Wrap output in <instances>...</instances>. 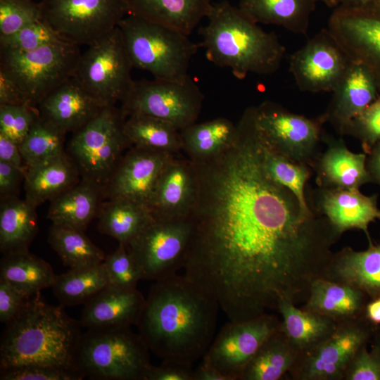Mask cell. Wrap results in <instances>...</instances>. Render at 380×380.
I'll list each match as a JSON object with an SVG mask.
<instances>
[{"label": "cell", "instance_id": "obj_1", "mask_svg": "<svg viewBox=\"0 0 380 380\" xmlns=\"http://www.w3.org/2000/svg\"><path fill=\"white\" fill-rule=\"evenodd\" d=\"M236 127L230 148L193 162L198 189L184 267L235 322L277 310L281 300L305 303L341 236L267 175L255 107Z\"/></svg>", "mask_w": 380, "mask_h": 380}, {"label": "cell", "instance_id": "obj_2", "mask_svg": "<svg viewBox=\"0 0 380 380\" xmlns=\"http://www.w3.org/2000/svg\"><path fill=\"white\" fill-rule=\"evenodd\" d=\"M220 309L197 284L175 274L151 286L137 326L149 350L163 360L193 365L214 339Z\"/></svg>", "mask_w": 380, "mask_h": 380}, {"label": "cell", "instance_id": "obj_3", "mask_svg": "<svg viewBox=\"0 0 380 380\" xmlns=\"http://www.w3.org/2000/svg\"><path fill=\"white\" fill-rule=\"evenodd\" d=\"M64 308L48 303L40 293L32 296L6 324L0 343V369L29 365L77 369L74 360L81 325Z\"/></svg>", "mask_w": 380, "mask_h": 380}, {"label": "cell", "instance_id": "obj_4", "mask_svg": "<svg viewBox=\"0 0 380 380\" xmlns=\"http://www.w3.org/2000/svg\"><path fill=\"white\" fill-rule=\"evenodd\" d=\"M206 18L200 46L211 63L230 68L239 79L249 73L271 75L279 68L286 48L239 7L227 1L213 3Z\"/></svg>", "mask_w": 380, "mask_h": 380}, {"label": "cell", "instance_id": "obj_5", "mask_svg": "<svg viewBox=\"0 0 380 380\" xmlns=\"http://www.w3.org/2000/svg\"><path fill=\"white\" fill-rule=\"evenodd\" d=\"M133 67L154 79L181 81L189 75L193 56L200 45L173 27L127 14L119 23Z\"/></svg>", "mask_w": 380, "mask_h": 380}, {"label": "cell", "instance_id": "obj_6", "mask_svg": "<svg viewBox=\"0 0 380 380\" xmlns=\"http://www.w3.org/2000/svg\"><path fill=\"white\" fill-rule=\"evenodd\" d=\"M74 364L84 376L99 380H146L149 348L129 327L89 329L82 334Z\"/></svg>", "mask_w": 380, "mask_h": 380}, {"label": "cell", "instance_id": "obj_7", "mask_svg": "<svg viewBox=\"0 0 380 380\" xmlns=\"http://www.w3.org/2000/svg\"><path fill=\"white\" fill-rule=\"evenodd\" d=\"M81 53L79 46L58 39L27 51H0V71L23 91L31 106L72 77Z\"/></svg>", "mask_w": 380, "mask_h": 380}, {"label": "cell", "instance_id": "obj_8", "mask_svg": "<svg viewBox=\"0 0 380 380\" xmlns=\"http://www.w3.org/2000/svg\"><path fill=\"white\" fill-rule=\"evenodd\" d=\"M126 117L121 108L108 106L94 119L74 132L67 153L80 178L102 189L129 145L125 132Z\"/></svg>", "mask_w": 380, "mask_h": 380}, {"label": "cell", "instance_id": "obj_9", "mask_svg": "<svg viewBox=\"0 0 380 380\" xmlns=\"http://www.w3.org/2000/svg\"><path fill=\"white\" fill-rule=\"evenodd\" d=\"M132 63L118 27L81 53L73 78L106 106L125 99L134 82Z\"/></svg>", "mask_w": 380, "mask_h": 380}, {"label": "cell", "instance_id": "obj_10", "mask_svg": "<svg viewBox=\"0 0 380 380\" xmlns=\"http://www.w3.org/2000/svg\"><path fill=\"white\" fill-rule=\"evenodd\" d=\"M41 20L62 39L89 46L128 14L124 0H41Z\"/></svg>", "mask_w": 380, "mask_h": 380}, {"label": "cell", "instance_id": "obj_11", "mask_svg": "<svg viewBox=\"0 0 380 380\" xmlns=\"http://www.w3.org/2000/svg\"><path fill=\"white\" fill-rule=\"evenodd\" d=\"M203 99L189 75L181 81L142 80L133 82L120 108L125 117L144 114L163 120L181 130L196 122Z\"/></svg>", "mask_w": 380, "mask_h": 380}, {"label": "cell", "instance_id": "obj_12", "mask_svg": "<svg viewBox=\"0 0 380 380\" xmlns=\"http://www.w3.org/2000/svg\"><path fill=\"white\" fill-rule=\"evenodd\" d=\"M191 235L188 218H154L127 246L141 279L158 281L184 268Z\"/></svg>", "mask_w": 380, "mask_h": 380}, {"label": "cell", "instance_id": "obj_13", "mask_svg": "<svg viewBox=\"0 0 380 380\" xmlns=\"http://www.w3.org/2000/svg\"><path fill=\"white\" fill-rule=\"evenodd\" d=\"M376 326L365 315L338 322L327 338L300 355L289 375L293 380H343L354 355L369 342Z\"/></svg>", "mask_w": 380, "mask_h": 380}, {"label": "cell", "instance_id": "obj_14", "mask_svg": "<svg viewBox=\"0 0 380 380\" xmlns=\"http://www.w3.org/2000/svg\"><path fill=\"white\" fill-rule=\"evenodd\" d=\"M255 113L260 133L270 148L293 161L314 164L324 122L322 116L308 118L270 101L255 106Z\"/></svg>", "mask_w": 380, "mask_h": 380}, {"label": "cell", "instance_id": "obj_15", "mask_svg": "<svg viewBox=\"0 0 380 380\" xmlns=\"http://www.w3.org/2000/svg\"><path fill=\"white\" fill-rule=\"evenodd\" d=\"M281 326V319L269 312L243 321L229 320L201 360L229 380H240L260 346Z\"/></svg>", "mask_w": 380, "mask_h": 380}, {"label": "cell", "instance_id": "obj_16", "mask_svg": "<svg viewBox=\"0 0 380 380\" xmlns=\"http://www.w3.org/2000/svg\"><path fill=\"white\" fill-rule=\"evenodd\" d=\"M351 61L328 29H323L291 55L289 70L303 91L332 92Z\"/></svg>", "mask_w": 380, "mask_h": 380}, {"label": "cell", "instance_id": "obj_17", "mask_svg": "<svg viewBox=\"0 0 380 380\" xmlns=\"http://www.w3.org/2000/svg\"><path fill=\"white\" fill-rule=\"evenodd\" d=\"M328 30L350 60L370 72L380 95V13L367 7L338 6Z\"/></svg>", "mask_w": 380, "mask_h": 380}, {"label": "cell", "instance_id": "obj_18", "mask_svg": "<svg viewBox=\"0 0 380 380\" xmlns=\"http://www.w3.org/2000/svg\"><path fill=\"white\" fill-rule=\"evenodd\" d=\"M175 156L132 147L122 156L103 189L104 198L128 199L148 206L163 170Z\"/></svg>", "mask_w": 380, "mask_h": 380}, {"label": "cell", "instance_id": "obj_19", "mask_svg": "<svg viewBox=\"0 0 380 380\" xmlns=\"http://www.w3.org/2000/svg\"><path fill=\"white\" fill-rule=\"evenodd\" d=\"M175 156L163 170L148 207L154 218H188L196 203L198 189L194 163Z\"/></svg>", "mask_w": 380, "mask_h": 380}, {"label": "cell", "instance_id": "obj_20", "mask_svg": "<svg viewBox=\"0 0 380 380\" xmlns=\"http://www.w3.org/2000/svg\"><path fill=\"white\" fill-rule=\"evenodd\" d=\"M106 106L72 77L46 96L37 109L42 118L67 133L81 129Z\"/></svg>", "mask_w": 380, "mask_h": 380}, {"label": "cell", "instance_id": "obj_21", "mask_svg": "<svg viewBox=\"0 0 380 380\" xmlns=\"http://www.w3.org/2000/svg\"><path fill=\"white\" fill-rule=\"evenodd\" d=\"M357 251L345 247L333 253L320 278L361 291L369 300L380 296V242Z\"/></svg>", "mask_w": 380, "mask_h": 380}, {"label": "cell", "instance_id": "obj_22", "mask_svg": "<svg viewBox=\"0 0 380 380\" xmlns=\"http://www.w3.org/2000/svg\"><path fill=\"white\" fill-rule=\"evenodd\" d=\"M146 298L136 289L108 286L84 304L79 322L89 329L137 325Z\"/></svg>", "mask_w": 380, "mask_h": 380}, {"label": "cell", "instance_id": "obj_23", "mask_svg": "<svg viewBox=\"0 0 380 380\" xmlns=\"http://www.w3.org/2000/svg\"><path fill=\"white\" fill-rule=\"evenodd\" d=\"M319 195L318 211L341 236L350 229L362 230L367 239L369 224L380 220L377 196L362 194L359 189H323Z\"/></svg>", "mask_w": 380, "mask_h": 380}, {"label": "cell", "instance_id": "obj_24", "mask_svg": "<svg viewBox=\"0 0 380 380\" xmlns=\"http://www.w3.org/2000/svg\"><path fill=\"white\" fill-rule=\"evenodd\" d=\"M332 93L331 103L322 117L341 134L353 118L379 96L370 72L362 65L353 61Z\"/></svg>", "mask_w": 380, "mask_h": 380}, {"label": "cell", "instance_id": "obj_25", "mask_svg": "<svg viewBox=\"0 0 380 380\" xmlns=\"http://www.w3.org/2000/svg\"><path fill=\"white\" fill-rule=\"evenodd\" d=\"M315 164L317 182L323 189H360L372 182L366 167L367 154L355 153L342 139H329Z\"/></svg>", "mask_w": 380, "mask_h": 380}, {"label": "cell", "instance_id": "obj_26", "mask_svg": "<svg viewBox=\"0 0 380 380\" xmlns=\"http://www.w3.org/2000/svg\"><path fill=\"white\" fill-rule=\"evenodd\" d=\"M80 177L77 166L64 151L53 158L27 167L25 198L37 207L77 184Z\"/></svg>", "mask_w": 380, "mask_h": 380}, {"label": "cell", "instance_id": "obj_27", "mask_svg": "<svg viewBox=\"0 0 380 380\" xmlns=\"http://www.w3.org/2000/svg\"><path fill=\"white\" fill-rule=\"evenodd\" d=\"M103 198L101 187L81 179L50 201L47 218L52 224L84 232L91 221L97 217Z\"/></svg>", "mask_w": 380, "mask_h": 380}, {"label": "cell", "instance_id": "obj_28", "mask_svg": "<svg viewBox=\"0 0 380 380\" xmlns=\"http://www.w3.org/2000/svg\"><path fill=\"white\" fill-rule=\"evenodd\" d=\"M128 14L163 24L189 35L206 18L212 0H124Z\"/></svg>", "mask_w": 380, "mask_h": 380}, {"label": "cell", "instance_id": "obj_29", "mask_svg": "<svg viewBox=\"0 0 380 380\" xmlns=\"http://www.w3.org/2000/svg\"><path fill=\"white\" fill-rule=\"evenodd\" d=\"M369 298L350 286L322 278L311 283L302 308L312 310L338 322L365 315Z\"/></svg>", "mask_w": 380, "mask_h": 380}, {"label": "cell", "instance_id": "obj_30", "mask_svg": "<svg viewBox=\"0 0 380 380\" xmlns=\"http://www.w3.org/2000/svg\"><path fill=\"white\" fill-rule=\"evenodd\" d=\"M277 311L281 317L282 331L300 355L327 338L338 323L316 312L299 308L287 300L279 301Z\"/></svg>", "mask_w": 380, "mask_h": 380}, {"label": "cell", "instance_id": "obj_31", "mask_svg": "<svg viewBox=\"0 0 380 380\" xmlns=\"http://www.w3.org/2000/svg\"><path fill=\"white\" fill-rule=\"evenodd\" d=\"M317 0H239V8L255 23L306 34Z\"/></svg>", "mask_w": 380, "mask_h": 380}, {"label": "cell", "instance_id": "obj_32", "mask_svg": "<svg viewBox=\"0 0 380 380\" xmlns=\"http://www.w3.org/2000/svg\"><path fill=\"white\" fill-rule=\"evenodd\" d=\"M182 151L194 163L211 160L230 148L237 135L236 125L224 118L193 123L180 130Z\"/></svg>", "mask_w": 380, "mask_h": 380}, {"label": "cell", "instance_id": "obj_33", "mask_svg": "<svg viewBox=\"0 0 380 380\" xmlns=\"http://www.w3.org/2000/svg\"><path fill=\"white\" fill-rule=\"evenodd\" d=\"M36 209L17 196L1 198L0 250L3 255L28 250L38 232Z\"/></svg>", "mask_w": 380, "mask_h": 380}, {"label": "cell", "instance_id": "obj_34", "mask_svg": "<svg viewBox=\"0 0 380 380\" xmlns=\"http://www.w3.org/2000/svg\"><path fill=\"white\" fill-rule=\"evenodd\" d=\"M96 217L101 233L127 246L153 219L147 205L122 198L103 202Z\"/></svg>", "mask_w": 380, "mask_h": 380}, {"label": "cell", "instance_id": "obj_35", "mask_svg": "<svg viewBox=\"0 0 380 380\" xmlns=\"http://www.w3.org/2000/svg\"><path fill=\"white\" fill-rule=\"evenodd\" d=\"M56 277L51 265L29 250L4 254L1 259L0 279L29 297L51 288Z\"/></svg>", "mask_w": 380, "mask_h": 380}, {"label": "cell", "instance_id": "obj_36", "mask_svg": "<svg viewBox=\"0 0 380 380\" xmlns=\"http://www.w3.org/2000/svg\"><path fill=\"white\" fill-rule=\"evenodd\" d=\"M300 353L281 328L260 346L244 369L240 380H278L289 373Z\"/></svg>", "mask_w": 380, "mask_h": 380}, {"label": "cell", "instance_id": "obj_37", "mask_svg": "<svg viewBox=\"0 0 380 380\" xmlns=\"http://www.w3.org/2000/svg\"><path fill=\"white\" fill-rule=\"evenodd\" d=\"M124 132L133 147L178 155L182 151L180 130L150 115L134 113L126 117Z\"/></svg>", "mask_w": 380, "mask_h": 380}, {"label": "cell", "instance_id": "obj_38", "mask_svg": "<svg viewBox=\"0 0 380 380\" xmlns=\"http://www.w3.org/2000/svg\"><path fill=\"white\" fill-rule=\"evenodd\" d=\"M108 286V279L103 262L72 268L56 275L51 288L60 305L65 307L85 304Z\"/></svg>", "mask_w": 380, "mask_h": 380}, {"label": "cell", "instance_id": "obj_39", "mask_svg": "<svg viewBox=\"0 0 380 380\" xmlns=\"http://www.w3.org/2000/svg\"><path fill=\"white\" fill-rule=\"evenodd\" d=\"M48 242L63 264L70 269L99 265L106 257L83 231L74 228L52 224Z\"/></svg>", "mask_w": 380, "mask_h": 380}, {"label": "cell", "instance_id": "obj_40", "mask_svg": "<svg viewBox=\"0 0 380 380\" xmlns=\"http://www.w3.org/2000/svg\"><path fill=\"white\" fill-rule=\"evenodd\" d=\"M262 163L267 175L274 182L289 189L297 198L304 212L314 214L308 205L305 194V186L311 174L309 165L293 161L274 151L266 145L262 137Z\"/></svg>", "mask_w": 380, "mask_h": 380}, {"label": "cell", "instance_id": "obj_41", "mask_svg": "<svg viewBox=\"0 0 380 380\" xmlns=\"http://www.w3.org/2000/svg\"><path fill=\"white\" fill-rule=\"evenodd\" d=\"M66 133L39 115L19 146L27 167L53 158L63 153Z\"/></svg>", "mask_w": 380, "mask_h": 380}, {"label": "cell", "instance_id": "obj_42", "mask_svg": "<svg viewBox=\"0 0 380 380\" xmlns=\"http://www.w3.org/2000/svg\"><path fill=\"white\" fill-rule=\"evenodd\" d=\"M40 19L39 1L0 0V38L9 37Z\"/></svg>", "mask_w": 380, "mask_h": 380}, {"label": "cell", "instance_id": "obj_43", "mask_svg": "<svg viewBox=\"0 0 380 380\" xmlns=\"http://www.w3.org/2000/svg\"><path fill=\"white\" fill-rule=\"evenodd\" d=\"M103 265L109 286L120 289H136L141 279V272L126 245L119 243L118 248L106 255Z\"/></svg>", "mask_w": 380, "mask_h": 380}, {"label": "cell", "instance_id": "obj_44", "mask_svg": "<svg viewBox=\"0 0 380 380\" xmlns=\"http://www.w3.org/2000/svg\"><path fill=\"white\" fill-rule=\"evenodd\" d=\"M343 380H380V325H377L369 343L355 353Z\"/></svg>", "mask_w": 380, "mask_h": 380}, {"label": "cell", "instance_id": "obj_45", "mask_svg": "<svg viewBox=\"0 0 380 380\" xmlns=\"http://www.w3.org/2000/svg\"><path fill=\"white\" fill-rule=\"evenodd\" d=\"M58 39L61 38L40 19L9 37L0 38V51H31Z\"/></svg>", "mask_w": 380, "mask_h": 380}, {"label": "cell", "instance_id": "obj_46", "mask_svg": "<svg viewBox=\"0 0 380 380\" xmlns=\"http://www.w3.org/2000/svg\"><path fill=\"white\" fill-rule=\"evenodd\" d=\"M39 115L33 106L0 105V133L20 146Z\"/></svg>", "mask_w": 380, "mask_h": 380}, {"label": "cell", "instance_id": "obj_47", "mask_svg": "<svg viewBox=\"0 0 380 380\" xmlns=\"http://www.w3.org/2000/svg\"><path fill=\"white\" fill-rule=\"evenodd\" d=\"M342 134L351 135L362 144L365 153L380 140V95L345 127Z\"/></svg>", "mask_w": 380, "mask_h": 380}, {"label": "cell", "instance_id": "obj_48", "mask_svg": "<svg viewBox=\"0 0 380 380\" xmlns=\"http://www.w3.org/2000/svg\"><path fill=\"white\" fill-rule=\"evenodd\" d=\"M77 369L42 365H29L0 369L1 380H81Z\"/></svg>", "mask_w": 380, "mask_h": 380}, {"label": "cell", "instance_id": "obj_49", "mask_svg": "<svg viewBox=\"0 0 380 380\" xmlns=\"http://www.w3.org/2000/svg\"><path fill=\"white\" fill-rule=\"evenodd\" d=\"M30 298L0 279V322L8 324L14 319Z\"/></svg>", "mask_w": 380, "mask_h": 380}, {"label": "cell", "instance_id": "obj_50", "mask_svg": "<svg viewBox=\"0 0 380 380\" xmlns=\"http://www.w3.org/2000/svg\"><path fill=\"white\" fill-rule=\"evenodd\" d=\"M192 365L174 360H163L158 366L151 365L146 380H194Z\"/></svg>", "mask_w": 380, "mask_h": 380}, {"label": "cell", "instance_id": "obj_51", "mask_svg": "<svg viewBox=\"0 0 380 380\" xmlns=\"http://www.w3.org/2000/svg\"><path fill=\"white\" fill-rule=\"evenodd\" d=\"M25 170L0 161V196L1 198L16 196L25 179Z\"/></svg>", "mask_w": 380, "mask_h": 380}, {"label": "cell", "instance_id": "obj_52", "mask_svg": "<svg viewBox=\"0 0 380 380\" xmlns=\"http://www.w3.org/2000/svg\"><path fill=\"white\" fill-rule=\"evenodd\" d=\"M0 105L32 106L18 85L1 71H0Z\"/></svg>", "mask_w": 380, "mask_h": 380}, {"label": "cell", "instance_id": "obj_53", "mask_svg": "<svg viewBox=\"0 0 380 380\" xmlns=\"http://www.w3.org/2000/svg\"><path fill=\"white\" fill-rule=\"evenodd\" d=\"M0 161L27 170L19 145L1 133H0Z\"/></svg>", "mask_w": 380, "mask_h": 380}, {"label": "cell", "instance_id": "obj_54", "mask_svg": "<svg viewBox=\"0 0 380 380\" xmlns=\"http://www.w3.org/2000/svg\"><path fill=\"white\" fill-rule=\"evenodd\" d=\"M366 154V167L372 182L380 184V140Z\"/></svg>", "mask_w": 380, "mask_h": 380}, {"label": "cell", "instance_id": "obj_55", "mask_svg": "<svg viewBox=\"0 0 380 380\" xmlns=\"http://www.w3.org/2000/svg\"><path fill=\"white\" fill-rule=\"evenodd\" d=\"M194 380H229L218 370L208 365L203 360L194 370Z\"/></svg>", "mask_w": 380, "mask_h": 380}, {"label": "cell", "instance_id": "obj_56", "mask_svg": "<svg viewBox=\"0 0 380 380\" xmlns=\"http://www.w3.org/2000/svg\"><path fill=\"white\" fill-rule=\"evenodd\" d=\"M365 315L374 325H380V298L370 300L367 302Z\"/></svg>", "mask_w": 380, "mask_h": 380}, {"label": "cell", "instance_id": "obj_57", "mask_svg": "<svg viewBox=\"0 0 380 380\" xmlns=\"http://www.w3.org/2000/svg\"><path fill=\"white\" fill-rule=\"evenodd\" d=\"M374 0H338V6L349 8H365Z\"/></svg>", "mask_w": 380, "mask_h": 380}, {"label": "cell", "instance_id": "obj_58", "mask_svg": "<svg viewBox=\"0 0 380 380\" xmlns=\"http://www.w3.org/2000/svg\"><path fill=\"white\" fill-rule=\"evenodd\" d=\"M321 1L330 8H336L338 6V0H317Z\"/></svg>", "mask_w": 380, "mask_h": 380}, {"label": "cell", "instance_id": "obj_59", "mask_svg": "<svg viewBox=\"0 0 380 380\" xmlns=\"http://www.w3.org/2000/svg\"><path fill=\"white\" fill-rule=\"evenodd\" d=\"M367 7L380 13V0H374Z\"/></svg>", "mask_w": 380, "mask_h": 380}, {"label": "cell", "instance_id": "obj_60", "mask_svg": "<svg viewBox=\"0 0 380 380\" xmlns=\"http://www.w3.org/2000/svg\"><path fill=\"white\" fill-rule=\"evenodd\" d=\"M35 1H41V0H35Z\"/></svg>", "mask_w": 380, "mask_h": 380}, {"label": "cell", "instance_id": "obj_61", "mask_svg": "<svg viewBox=\"0 0 380 380\" xmlns=\"http://www.w3.org/2000/svg\"><path fill=\"white\" fill-rule=\"evenodd\" d=\"M379 298H380V296H379Z\"/></svg>", "mask_w": 380, "mask_h": 380}]
</instances>
